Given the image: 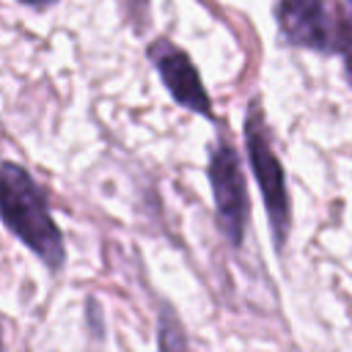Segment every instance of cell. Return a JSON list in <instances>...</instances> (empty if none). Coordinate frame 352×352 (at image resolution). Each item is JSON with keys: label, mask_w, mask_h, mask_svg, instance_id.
Segmentation results:
<instances>
[{"label": "cell", "mask_w": 352, "mask_h": 352, "mask_svg": "<svg viewBox=\"0 0 352 352\" xmlns=\"http://www.w3.org/2000/svg\"><path fill=\"white\" fill-rule=\"evenodd\" d=\"M148 60L154 63L160 80L165 82V88L176 104H182L184 110H192L209 121L214 118L212 99L201 82L195 63L190 60V55L184 50H179L170 38H157L148 44Z\"/></svg>", "instance_id": "5b68a950"}, {"label": "cell", "mask_w": 352, "mask_h": 352, "mask_svg": "<svg viewBox=\"0 0 352 352\" xmlns=\"http://www.w3.org/2000/svg\"><path fill=\"white\" fill-rule=\"evenodd\" d=\"M0 349H3V336H0Z\"/></svg>", "instance_id": "ba28073f"}, {"label": "cell", "mask_w": 352, "mask_h": 352, "mask_svg": "<svg viewBox=\"0 0 352 352\" xmlns=\"http://www.w3.org/2000/svg\"><path fill=\"white\" fill-rule=\"evenodd\" d=\"M336 52L344 60V77L352 88V0L336 3Z\"/></svg>", "instance_id": "8992f818"}, {"label": "cell", "mask_w": 352, "mask_h": 352, "mask_svg": "<svg viewBox=\"0 0 352 352\" xmlns=\"http://www.w3.org/2000/svg\"><path fill=\"white\" fill-rule=\"evenodd\" d=\"M22 6H28V8H36V11H44V8H50V6H55L58 0H19Z\"/></svg>", "instance_id": "52a82bcc"}, {"label": "cell", "mask_w": 352, "mask_h": 352, "mask_svg": "<svg viewBox=\"0 0 352 352\" xmlns=\"http://www.w3.org/2000/svg\"><path fill=\"white\" fill-rule=\"evenodd\" d=\"M242 135H245V151H248L256 184L261 190L267 217H270L272 245H275V250H283L289 231H292V204H289V190H286V173H283V165L275 154L270 124L264 118L258 96H253L248 102Z\"/></svg>", "instance_id": "7a4b0ae2"}, {"label": "cell", "mask_w": 352, "mask_h": 352, "mask_svg": "<svg viewBox=\"0 0 352 352\" xmlns=\"http://www.w3.org/2000/svg\"><path fill=\"white\" fill-rule=\"evenodd\" d=\"M275 22L289 47L336 52V8L327 0H278Z\"/></svg>", "instance_id": "277c9868"}, {"label": "cell", "mask_w": 352, "mask_h": 352, "mask_svg": "<svg viewBox=\"0 0 352 352\" xmlns=\"http://www.w3.org/2000/svg\"><path fill=\"white\" fill-rule=\"evenodd\" d=\"M206 173L214 195L217 228L231 248H242L248 220H250V201H248V184H245L242 162L234 143H228L226 138L214 140V146L209 148Z\"/></svg>", "instance_id": "3957f363"}, {"label": "cell", "mask_w": 352, "mask_h": 352, "mask_svg": "<svg viewBox=\"0 0 352 352\" xmlns=\"http://www.w3.org/2000/svg\"><path fill=\"white\" fill-rule=\"evenodd\" d=\"M0 220L3 226L36 253L50 272H60L66 245L38 182L16 162H0Z\"/></svg>", "instance_id": "6da1fadb"}]
</instances>
